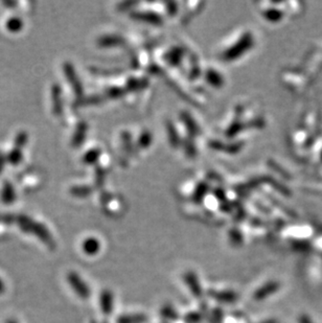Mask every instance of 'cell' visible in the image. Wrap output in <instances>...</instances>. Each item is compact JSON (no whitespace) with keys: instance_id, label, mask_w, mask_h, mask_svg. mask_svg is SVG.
<instances>
[{"instance_id":"6da1fadb","label":"cell","mask_w":322,"mask_h":323,"mask_svg":"<svg viewBox=\"0 0 322 323\" xmlns=\"http://www.w3.org/2000/svg\"><path fill=\"white\" fill-rule=\"evenodd\" d=\"M2 197H3L4 202H6V203L13 202V200H14V190H13V186L10 183H8V182H5V184H4Z\"/></svg>"},{"instance_id":"7a4b0ae2","label":"cell","mask_w":322,"mask_h":323,"mask_svg":"<svg viewBox=\"0 0 322 323\" xmlns=\"http://www.w3.org/2000/svg\"><path fill=\"white\" fill-rule=\"evenodd\" d=\"M103 301H108V302H101V309H103L106 313L112 312V296L110 294H105L101 299ZM101 310V311H103Z\"/></svg>"},{"instance_id":"3957f363","label":"cell","mask_w":322,"mask_h":323,"mask_svg":"<svg viewBox=\"0 0 322 323\" xmlns=\"http://www.w3.org/2000/svg\"><path fill=\"white\" fill-rule=\"evenodd\" d=\"M6 28L12 32L19 31L22 28V21L19 18H11L6 23Z\"/></svg>"},{"instance_id":"277c9868","label":"cell","mask_w":322,"mask_h":323,"mask_svg":"<svg viewBox=\"0 0 322 323\" xmlns=\"http://www.w3.org/2000/svg\"><path fill=\"white\" fill-rule=\"evenodd\" d=\"M8 160H10L13 164H17L18 162H20V160H21V149L16 148L11 153L10 157H8Z\"/></svg>"},{"instance_id":"5b68a950","label":"cell","mask_w":322,"mask_h":323,"mask_svg":"<svg viewBox=\"0 0 322 323\" xmlns=\"http://www.w3.org/2000/svg\"><path fill=\"white\" fill-rule=\"evenodd\" d=\"M85 250L89 253H97L98 250V243L95 240V241H89L87 242V244L85 245ZM85 251V252H86Z\"/></svg>"},{"instance_id":"8992f818","label":"cell","mask_w":322,"mask_h":323,"mask_svg":"<svg viewBox=\"0 0 322 323\" xmlns=\"http://www.w3.org/2000/svg\"><path fill=\"white\" fill-rule=\"evenodd\" d=\"M28 139V135L25 134V133H19V135L17 136V138H16V148H18V149H21L22 146H24V143L25 141H27Z\"/></svg>"}]
</instances>
